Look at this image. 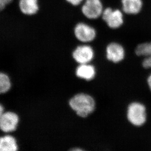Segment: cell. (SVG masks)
Instances as JSON below:
<instances>
[{
  "label": "cell",
  "instance_id": "obj_1",
  "mask_svg": "<svg viewBox=\"0 0 151 151\" xmlns=\"http://www.w3.org/2000/svg\"><path fill=\"white\" fill-rule=\"evenodd\" d=\"M71 109L77 116L85 118L93 112L96 108V102L89 94L80 93L70 99L68 102Z\"/></svg>",
  "mask_w": 151,
  "mask_h": 151
},
{
  "label": "cell",
  "instance_id": "obj_2",
  "mask_svg": "<svg viewBox=\"0 0 151 151\" xmlns=\"http://www.w3.org/2000/svg\"><path fill=\"white\" fill-rule=\"evenodd\" d=\"M127 117L133 125L139 127L144 125L147 119L145 106L139 102L132 103L127 109Z\"/></svg>",
  "mask_w": 151,
  "mask_h": 151
},
{
  "label": "cell",
  "instance_id": "obj_3",
  "mask_svg": "<svg viewBox=\"0 0 151 151\" xmlns=\"http://www.w3.org/2000/svg\"><path fill=\"white\" fill-rule=\"evenodd\" d=\"M122 10L108 7L104 9L102 18L107 26L113 29H118L124 24V15Z\"/></svg>",
  "mask_w": 151,
  "mask_h": 151
},
{
  "label": "cell",
  "instance_id": "obj_4",
  "mask_svg": "<svg viewBox=\"0 0 151 151\" xmlns=\"http://www.w3.org/2000/svg\"><path fill=\"white\" fill-rule=\"evenodd\" d=\"M82 4V13L86 18L96 20L102 16L104 9L101 0H85Z\"/></svg>",
  "mask_w": 151,
  "mask_h": 151
},
{
  "label": "cell",
  "instance_id": "obj_5",
  "mask_svg": "<svg viewBox=\"0 0 151 151\" xmlns=\"http://www.w3.org/2000/svg\"><path fill=\"white\" fill-rule=\"evenodd\" d=\"M74 35L79 41L88 43L93 41L97 36L94 27L84 22L77 23L74 27Z\"/></svg>",
  "mask_w": 151,
  "mask_h": 151
},
{
  "label": "cell",
  "instance_id": "obj_6",
  "mask_svg": "<svg viewBox=\"0 0 151 151\" xmlns=\"http://www.w3.org/2000/svg\"><path fill=\"white\" fill-rule=\"evenodd\" d=\"M72 55L74 60L79 64H88L94 58V50L88 45H80L74 49Z\"/></svg>",
  "mask_w": 151,
  "mask_h": 151
},
{
  "label": "cell",
  "instance_id": "obj_7",
  "mask_svg": "<svg viewBox=\"0 0 151 151\" xmlns=\"http://www.w3.org/2000/svg\"><path fill=\"white\" fill-rule=\"evenodd\" d=\"M19 122L18 114L12 111L3 113L0 117V129L4 133H10L17 129Z\"/></svg>",
  "mask_w": 151,
  "mask_h": 151
},
{
  "label": "cell",
  "instance_id": "obj_8",
  "mask_svg": "<svg viewBox=\"0 0 151 151\" xmlns=\"http://www.w3.org/2000/svg\"><path fill=\"white\" fill-rule=\"evenodd\" d=\"M107 59L113 63H117L124 59L125 52L121 44L116 42H111L106 49Z\"/></svg>",
  "mask_w": 151,
  "mask_h": 151
},
{
  "label": "cell",
  "instance_id": "obj_9",
  "mask_svg": "<svg viewBox=\"0 0 151 151\" xmlns=\"http://www.w3.org/2000/svg\"><path fill=\"white\" fill-rule=\"evenodd\" d=\"M122 10L128 15H137L142 9V0H121Z\"/></svg>",
  "mask_w": 151,
  "mask_h": 151
},
{
  "label": "cell",
  "instance_id": "obj_10",
  "mask_svg": "<svg viewBox=\"0 0 151 151\" xmlns=\"http://www.w3.org/2000/svg\"><path fill=\"white\" fill-rule=\"evenodd\" d=\"M19 8L23 14L34 15L39 10V0H19Z\"/></svg>",
  "mask_w": 151,
  "mask_h": 151
},
{
  "label": "cell",
  "instance_id": "obj_11",
  "mask_svg": "<svg viewBox=\"0 0 151 151\" xmlns=\"http://www.w3.org/2000/svg\"><path fill=\"white\" fill-rule=\"evenodd\" d=\"M76 76L80 78L90 81L94 78L96 74L94 66L88 64H80L76 70Z\"/></svg>",
  "mask_w": 151,
  "mask_h": 151
},
{
  "label": "cell",
  "instance_id": "obj_12",
  "mask_svg": "<svg viewBox=\"0 0 151 151\" xmlns=\"http://www.w3.org/2000/svg\"><path fill=\"white\" fill-rule=\"evenodd\" d=\"M18 150L14 137L6 135L0 137V151H16Z\"/></svg>",
  "mask_w": 151,
  "mask_h": 151
},
{
  "label": "cell",
  "instance_id": "obj_13",
  "mask_svg": "<svg viewBox=\"0 0 151 151\" xmlns=\"http://www.w3.org/2000/svg\"><path fill=\"white\" fill-rule=\"evenodd\" d=\"M12 87L10 78L7 74L0 73V94L7 93Z\"/></svg>",
  "mask_w": 151,
  "mask_h": 151
},
{
  "label": "cell",
  "instance_id": "obj_14",
  "mask_svg": "<svg viewBox=\"0 0 151 151\" xmlns=\"http://www.w3.org/2000/svg\"><path fill=\"white\" fill-rule=\"evenodd\" d=\"M135 53L138 56L149 57L151 56V42L141 43L137 46Z\"/></svg>",
  "mask_w": 151,
  "mask_h": 151
},
{
  "label": "cell",
  "instance_id": "obj_15",
  "mask_svg": "<svg viewBox=\"0 0 151 151\" xmlns=\"http://www.w3.org/2000/svg\"><path fill=\"white\" fill-rule=\"evenodd\" d=\"M13 0H0V11L4 10Z\"/></svg>",
  "mask_w": 151,
  "mask_h": 151
},
{
  "label": "cell",
  "instance_id": "obj_16",
  "mask_svg": "<svg viewBox=\"0 0 151 151\" xmlns=\"http://www.w3.org/2000/svg\"><path fill=\"white\" fill-rule=\"evenodd\" d=\"M142 66L144 68H151V56L146 57L142 62Z\"/></svg>",
  "mask_w": 151,
  "mask_h": 151
},
{
  "label": "cell",
  "instance_id": "obj_17",
  "mask_svg": "<svg viewBox=\"0 0 151 151\" xmlns=\"http://www.w3.org/2000/svg\"><path fill=\"white\" fill-rule=\"evenodd\" d=\"M68 4L73 6H79L82 4L85 0H65Z\"/></svg>",
  "mask_w": 151,
  "mask_h": 151
},
{
  "label": "cell",
  "instance_id": "obj_18",
  "mask_svg": "<svg viewBox=\"0 0 151 151\" xmlns=\"http://www.w3.org/2000/svg\"><path fill=\"white\" fill-rule=\"evenodd\" d=\"M147 82H148L149 87V88H150L151 91V74L149 76L148 78Z\"/></svg>",
  "mask_w": 151,
  "mask_h": 151
},
{
  "label": "cell",
  "instance_id": "obj_19",
  "mask_svg": "<svg viewBox=\"0 0 151 151\" xmlns=\"http://www.w3.org/2000/svg\"><path fill=\"white\" fill-rule=\"evenodd\" d=\"M4 113V108L1 104H0V117Z\"/></svg>",
  "mask_w": 151,
  "mask_h": 151
}]
</instances>
